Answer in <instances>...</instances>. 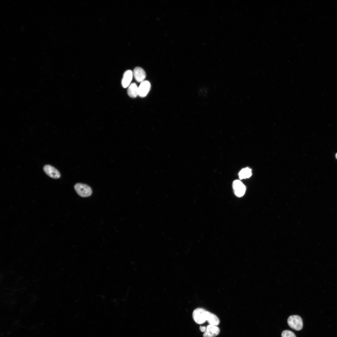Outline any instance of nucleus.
I'll return each mask as SVG.
<instances>
[{
	"label": "nucleus",
	"mask_w": 337,
	"mask_h": 337,
	"mask_svg": "<svg viewBox=\"0 0 337 337\" xmlns=\"http://www.w3.org/2000/svg\"><path fill=\"white\" fill-rule=\"evenodd\" d=\"M150 88V82L147 81H144L138 87V95L142 97H145L149 91Z\"/></svg>",
	"instance_id": "nucleus-7"
},
{
	"label": "nucleus",
	"mask_w": 337,
	"mask_h": 337,
	"mask_svg": "<svg viewBox=\"0 0 337 337\" xmlns=\"http://www.w3.org/2000/svg\"><path fill=\"white\" fill-rule=\"evenodd\" d=\"M206 327L205 326H200V330L202 332H204L206 330Z\"/></svg>",
	"instance_id": "nucleus-14"
},
{
	"label": "nucleus",
	"mask_w": 337,
	"mask_h": 337,
	"mask_svg": "<svg viewBox=\"0 0 337 337\" xmlns=\"http://www.w3.org/2000/svg\"><path fill=\"white\" fill-rule=\"evenodd\" d=\"M220 331L219 328L217 326L209 324L207 326L203 336V337H215L219 334Z\"/></svg>",
	"instance_id": "nucleus-5"
},
{
	"label": "nucleus",
	"mask_w": 337,
	"mask_h": 337,
	"mask_svg": "<svg viewBox=\"0 0 337 337\" xmlns=\"http://www.w3.org/2000/svg\"><path fill=\"white\" fill-rule=\"evenodd\" d=\"M281 337H296V336L295 334L292 331L286 330L282 332Z\"/></svg>",
	"instance_id": "nucleus-13"
},
{
	"label": "nucleus",
	"mask_w": 337,
	"mask_h": 337,
	"mask_svg": "<svg viewBox=\"0 0 337 337\" xmlns=\"http://www.w3.org/2000/svg\"><path fill=\"white\" fill-rule=\"evenodd\" d=\"M206 311L205 309L201 308H197L194 310L193 313V318L196 323L201 324L206 321Z\"/></svg>",
	"instance_id": "nucleus-3"
},
{
	"label": "nucleus",
	"mask_w": 337,
	"mask_h": 337,
	"mask_svg": "<svg viewBox=\"0 0 337 337\" xmlns=\"http://www.w3.org/2000/svg\"><path fill=\"white\" fill-rule=\"evenodd\" d=\"M74 188L77 193L82 197H89L92 194L91 188L84 184L77 183L74 186Z\"/></svg>",
	"instance_id": "nucleus-2"
},
{
	"label": "nucleus",
	"mask_w": 337,
	"mask_h": 337,
	"mask_svg": "<svg viewBox=\"0 0 337 337\" xmlns=\"http://www.w3.org/2000/svg\"><path fill=\"white\" fill-rule=\"evenodd\" d=\"M287 323L291 328L297 331L301 330L303 326L302 318L296 315L290 316L288 319Z\"/></svg>",
	"instance_id": "nucleus-1"
},
{
	"label": "nucleus",
	"mask_w": 337,
	"mask_h": 337,
	"mask_svg": "<svg viewBox=\"0 0 337 337\" xmlns=\"http://www.w3.org/2000/svg\"><path fill=\"white\" fill-rule=\"evenodd\" d=\"M252 175V170L248 168L242 169L238 173L239 178L241 179L248 178Z\"/></svg>",
	"instance_id": "nucleus-12"
},
{
	"label": "nucleus",
	"mask_w": 337,
	"mask_h": 337,
	"mask_svg": "<svg viewBox=\"0 0 337 337\" xmlns=\"http://www.w3.org/2000/svg\"><path fill=\"white\" fill-rule=\"evenodd\" d=\"M127 93L131 98H135L138 95V87L136 83H131L128 87Z\"/></svg>",
	"instance_id": "nucleus-11"
},
{
	"label": "nucleus",
	"mask_w": 337,
	"mask_h": 337,
	"mask_svg": "<svg viewBox=\"0 0 337 337\" xmlns=\"http://www.w3.org/2000/svg\"><path fill=\"white\" fill-rule=\"evenodd\" d=\"M133 75V72L130 70H127L125 72L121 81V84L124 88H126L130 84Z\"/></svg>",
	"instance_id": "nucleus-9"
},
{
	"label": "nucleus",
	"mask_w": 337,
	"mask_h": 337,
	"mask_svg": "<svg viewBox=\"0 0 337 337\" xmlns=\"http://www.w3.org/2000/svg\"><path fill=\"white\" fill-rule=\"evenodd\" d=\"M232 187L234 193L237 196L241 197L245 194L246 190V187L240 180H234L232 183Z\"/></svg>",
	"instance_id": "nucleus-4"
},
{
	"label": "nucleus",
	"mask_w": 337,
	"mask_h": 337,
	"mask_svg": "<svg viewBox=\"0 0 337 337\" xmlns=\"http://www.w3.org/2000/svg\"><path fill=\"white\" fill-rule=\"evenodd\" d=\"M45 173L50 177L54 179L59 178L61 176L59 171L54 167L49 165H46L43 168Z\"/></svg>",
	"instance_id": "nucleus-6"
},
{
	"label": "nucleus",
	"mask_w": 337,
	"mask_h": 337,
	"mask_svg": "<svg viewBox=\"0 0 337 337\" xmlns=\"http://www.w3.org/2000/svg\"><path fill=\"white\" fill-rule=\"evenodd\" d=\"M335 157H336V159H337V153L335 155Z\"/></svg>",
	"instance_id": "nucleus-15"
},
{
	"label": "nucleus",
	"mask_w": 337,
	"mask_h": 337,
	"mask_svg": "<svg viewBox=\"0 0 337 337\" xmlns=\"http://www.w3.org/2000/svg\"><path fill=\"white\" fill-rule=\"evenodd\" d=\"M206 320L210 325L216 326L218 325L220 323L219 319L216 315L207 310L206 312Z\"/></svg>",
	"instance_id": "nucleus-10"
},
{
	"label": "nucleus",
	"mask_w": 337,
	"mask_h": 337,
	"mask_svg": "<svg viewBox=\"0 0 337 337\" xmlns=\"http://www.w3.org/2000/svg\"><path fill=\"white\" fill-rule=\"evenodd\" d=\"M133 75L136 80L139 82L141 83L144 81L146 77L145 72L139 67H137L134 69Z\"/></svg>",
	"instance_id": "nucleus-8"
}]
</instances>
